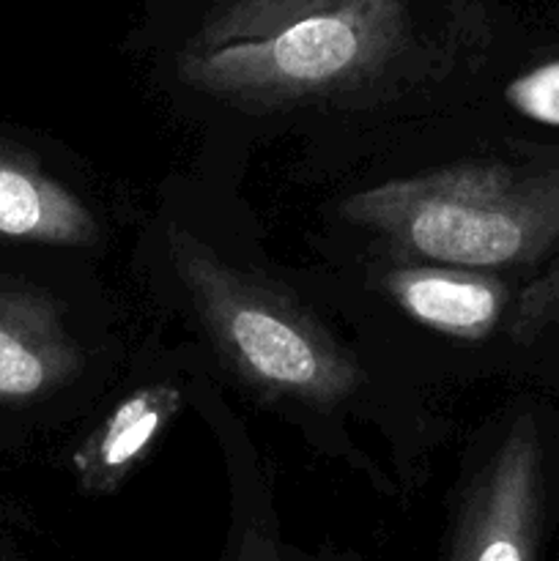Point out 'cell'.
<instances>
[{
    "instance_id": "4fadbf2b",
    "label": "cell",
    "mask_w": 559,
    "mask_h": 561,
    "mask_svg": "<svg viewBox=\"0 0 559 561\" xmlns=\"http://www.w3.org/2000/svg\"><path fill=\"white\" fill-rule=\"evenodd\" d=\"M0 561H16V559L9 557V553H0Z\"/></svg>"
},
{
    "instance_id": "7c38bea8",
    "label": "cell",
    "mask_w": 559,
    "mask_h": 561,
    "mask_svg": "<svg viewBox=\"0 0 559 561\" xmlns=\"http://www.w3.org/2000/svg\"><path fill=\"white\" fill-rule=\"evenodd\" d=\"M230 3H241V0H219V5H230Z\"/></svg>"
},
{
    "instance_id": "9c48e42d",
    "label": "cell",
    "mask_w": 559,
    "mask_h": 561,
    "mask_svg": "<svg viewBox=\"0 0 559 561\" xmlns=\"http://www.w3.org/2000/svg\"><path fill=\"white\" fill-rule=\"evenodd\" d=\"M559 327V261L546 274L526 285L510 318V337L532 343Z\"/></svg>"
},
{
    "instance_id": "5b68a950",
    "label": "cell",
    "mask_w": 559,
    "mask_h": 561,
    "mask_svg": "<svg viewBox=\"0 0 559 561\" xmlns=\"http://www.w3.org/2000/svg\"><path fill=\"white\" fill-rule=\"evenodd\" d=\"M82 351L64 310L42 290H0V403H33L69 387Z\"/></svg>"
},
{
    "instance_id": "ba28073f",
    "label": "cell",
    "mask_w": 559,
    "mask_h": 561,
    "mask_svg": "<svg viewBox=\"0 0 559 561\" xmlns=\"http://www.w3.org/2000/svg\"><path fill=\"white\" fill-rule=\"evenodd\" d=\"M175 383H148L121 400L71 453L77 482L91 496L118 491L181 411Z\"/></svg>"
},
{
    "instance_id": "3957f363",
    "label": "cell",
    "mask_w": 559,
    "mask_h": 561,
    "mask_svg": "<svg viewBox=\"0 0 559 561\" xmlns=\"http://www.w3.org/2000/svg\"><path fill=\"white\" fill-rule=\"evenodd\" d=\"M164 236L203 329L247 387L310 405H334L360 389L354 356L299 301L230 266L181 225H168Z\"/></svg>"
},
{
    "instance_id": "52a82bcc",
    "label": "cell",
    "mask_w": 559,
    "mask_h": 561,
    "mask_svg": "<svg viewBox=\"0 0 559 561\" xmlns=\"http://www.w3.org/2000/svg\"><path fill=\"white\" fill-rule=\"evenodd\" d=\"M0 236L27 244L91 247L99 241V222L31 151L0 142Z\"/></svg>"
},
{
    "instance_id": "7a4b0ae2",
    "label": "cell",
    "mask_w": 559,
    "mask_h": 561,
    "mask_svg": "<svg viewBox=\"0 0 559 561\" xmlns=\"http://www.w3.org/2000/svg\"><path fill=\"white\" fill-rule=\"evenodd\" d=\"M340 214L381 236L400 261L526 266L559 244V162L449 164L354 192Z\"/></svg>"
},
{
    "instance_id": "8992f818",
    "label": "cell",
    "mask_w": 559,
    "mask_h": 561,
    "mask_svg": "<svg viewBox=\"0 0 559 561\" xmlns=\"http://www.w3.org/2000/svg\"><path fill=\"white\" fill-rule=\"evenodd\" d=\"M381 288L420 327L455 340H486L507 310V288L475 268L406 263L389 268Z\"/></svg>"
},
{
    "instance_id": "8fae6325",
    "label": "cell",
    "mask_w": 559,
    "mask_h": 561,
    "mask_svg": "<svg viewBox=\"0 0 559 561\" xmlns=\"http://www.w3.org/2000/svg\"><path fill=\"white\" fill-rule=\"evenodd\" d=\"M230 561H290L285 557V551L280 548V542L272 535H266L258 526H247L239 537V546H236L233 559Z\"/></svg>"
},
{
    "instance_id": "6da1fadb",
    "label": "cell",
    "mask_w": 559,
    "mask_h": 561,
    "mask_svg": "<svg viewBox=\"0 0 559 561\" xmlns=\"http://www.w3.org/2000/svg\"><path fill=\"white\" fill-rule=\"evenodd\" d=\"M406 33V0H241L203 22L179 77L241 107H285L373 80Z\"/></svg>"
},
{
    "instance_id": "30bf717a",
    "label": "cell",
    "mask_w": 559,
    "mask_h": 561,
    "mask_svg": "<svg viewBox=\"0 0 559 561\" xmlns=\"http://www.w3.org/2000/svg\"><path fill=\"white\" fill-rule=\"evenodd\" d=\"M504 99L526 118L559 126V60L535 66L510 80Z\"/></svg>"
},
{
    "instance_id": "277c9868",
    "label": "cell",
    "mask_w": 559,
    "mask_h": 561,
    "mask_svg": "<svg viewBox=\"0 0 559 561\" xmlns=\"http://www.w3.org/2000/svg\"><path fill=\"white\" fill-rule=\"evenodd\" d=\"M540 502V433L524 414L466 493L447 561H537Z\"/></svg>"
}]
</instances>
